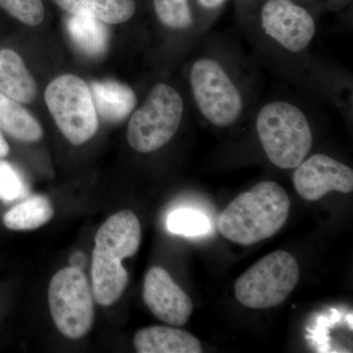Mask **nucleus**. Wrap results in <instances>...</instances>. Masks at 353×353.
<instances>
[{"label": "nucleus", "instance_id": "1", "mask_svg": "<svg viewBox=\"0 0 353 353\" xmlns=\"http://www.w3.org/2000/svg\"><path fill=\"white\" fill-rule=\"evenodd\" d=\"M290 208V197L279 183H259L224 209L218 217V230L233 243L254 245L282 229Z\"/></svg>", "mask_w": 353, "mask_h": 353}, {"label": "nucleus", "instance_id": "2", "mask_svg": "<svg viewBox=\"0 0 353 353\" xmlns=\"http://www.w3.org/2000/svg\"><path fill=\"white\" fill-rule=\"evenodd\" d=\"M256 131L269 160L281 169L296 168L312 148V132L303 111L275 101L260 110Z\"/></svg>", "mask_w": 353, "mask_h": 353}, {"label": "nucleus", "instance_id": "3", "mask_svg": "<svg viewBox=\"0 0 353 353\" xmlns=\"http://www.w3.org/2000/svg\"><path fill=\"white\" fill-rule=\"evenodd\" d=\"M299 277L296 259L289 252L277 250L253 264L236 280L234 294L246 307H275L292 294Z\"/></svg>", "mask_w": 353, "mask_h": 353}, {"label": "nucleus", "instance_id": "4", "mask_svg": "<svg viewBox=\"0 0 353 353\" xmlns=\"http://www.w3.org/2000/svg\"><path fill=\"white\" fill-rule=\"evenodd\" d=\"M183 114L182 97L171 85L158 83L130 119L127 138L136 152L159 150L175 136Z\"/></svg>", "mask_w": 353, "mask_h": 353}, {"label": "nucleus", "instance_id": "5", "mask_svg": "<svg viewBox=\"0 0 353 353\" xmlns=\"http://www.w3.org/2000/svg\"><path fill=\"white\" fill-rule=\"evenodd\" d=\"M46 105L65 138L75 145L90 141L99 129L92 90L79 77H57L44 92Z\"/></svg>", "mask_w": 353, "mask_h": 353}, {"label": "nucleus", "instance_id": "6", "mask_svg": "<svg viewBox=\"0 0 353 353\" xmlns=\"http://www.w3.org/2000/svg\"><path fill=\"white\" fill-rule=\"evenodd\" d=\"M48 301L53 321L67 338H83L92 328L94 299L82 270L70 266L58 271L50 281Z\"/></svg>", "mask_w": 353, "mask_h": 353}, {"label": "nucleus", "instance_id": "7", "mask_svg": "<svg viewBox=\"0 0 353 353\" xmlns=\"http://www.w3.org/2000/svg\"><path fill=\"white\" fill-rule=\"evenodd\" d=\"M190 85L197 108L211 124L228 127L240 117L241 95L218 62L197 60L190 72Z\"/></svg>", "mask_w": 353, "mask_h": 353}, {"label": "nucleus", "instance_id": "8", "mask_svg": "<svg viewBox=\"0 0 353 353\" xmlns=\"http://www.w3.org/2000/svg\"><path fill=\"white\" fill-rule=\"evenodd\" d=\"M261 24L269 37L292 52L305 50L316 32L312 16L292 0H267Z\"/></svg>", "mask_w": 353, "mask_h": 353}, {"label": "nucleus", "instance_id": "9", "mask_svg": "<svg viewBox=\"0 0 353 353\" xmlns=\"http://www.w3.org/2000/svg\"><path fill=\"white\" fill-rule=\"evenodd\" d=\"M292 181L297 194L308 201H319L331 192L350 194L353 190L352 169L325 154L303 160Z\"/></svg>", "mask_w": 353, "mask_h": 353}, {"label": "nucleus", "instance_id": "10", "mask_svg": "<svg viewBox=\"0 0 353 353\" xmlns=\"http://www.w3.org/2000/svg\"><path fill=\"white\" fill-rule=\"evenodd\" d=\"M143 301L158 319L173 326H183L194 311L190 297L161 267H152L143 283Z\"/></svg>", "mask_w": 353, "mask_h": 353}, {"label": "nucleus", "instance_id": "11", "mask_svg": "<svg viewBox=\"0 0 353 353\" xmlns=\"http://www.w3.org/2000/svg\"><path fill=\"white\" fill-rule=\"evenodd\" d=\"M141 241V223L131 210H123L108 218L97 236L95 248L110 259L121 260L138 252Z\"/></svg>", "mask_w": 353, "mask_h": 353}, {"label": "nucleus", "instance_id": "12", "mask_svg": "<svg viewBox=\"0 0 353 353\" xmlns=\"http://www.w3.org/2000/svg\"><path fill=\"white\" fill-rule=\"evenodd\" d=\"M134 347L139 353H201V341L194 334L165 326H152L137 332Z\"/></svg>", "mask_w": 353, "mask_h": 353}, {"label": "nucleus", "instance_id": "13", "mask_svg": "<svg viewBox=\"0 0 353 353\" xmlns=\"http://www.w3.org/2000/svg\"><path fill=\"white\" fill-rule=\"evenodd\" d=\"M92 294L97 303L112 305L122 296L129 275L121 260L110 259L94 250L92 252Z\"/></svg>", "mask_w": 353, "mask_h": 353}, {"label": "nucleus", "instance_id": "14", "mask_svg": "<svg viewBox=\"0 0 353 353\" xmlns=\"http://www.w3.org/2000/svg\"><path fill=\"white\" fill-rule=\"evenodd\" d=\"M0 92L20 103H30L37 95V85L22 57L8 48L0 50Z\"/></svg>", "mask_w": 353, "mask_h": 353}, {"label": "nucleus", "instance_id": "15", "mask_svg": "<svg viewBox=\"0 0 353 353\" xmlns=\"http://www.w3.org/2000/svg\"><path fill=\"white\" fill-rule=\"evenodd\" d=\"M92 94L97 112L110 122L126 119L137 103L131 88L113 81L92 83Z\"/></svg>", "mask_w": 353, "mask_h": 353}, {"label": "nucleus", "instance_id": "16", "mask_svg": "<svg viewBox=\"0 0 353 353\" xmlns=\"http://www.w3.org/2000/svg\"><path fill=\"white\" fill-rule=\"evenodd\" d=\"M0 131L24 143L43 137V128L20 102L0 92Z\"/></svg>", "mask_w": 353, "mask_h": 353}, {"label": "nucleus", "instance_id": "17", "mask_svg": "<svg viewBox=\"0 0 353 353\" xmlns=\"http://www.w3.org/2000/svg\"><path fill=\"white\" fill-rule=\"evenodd\" d=\"M71 14H88L108 24H122L136 12L134 0H54Z\"/></svg>", "mask_w": 353, "mask_h": 353}, {"label": "nucleus", "instance_id": "18", "mask_svg": "<svg viewBox=\"0 0 353 353\" xmlns=\"http://www.w3.org/2000/svg\"><path fill=\"white\" fill-rule=\"evenodd\" d=\"M67 29L76 46L87 54H101L108 48V28L94 16L72 14Z\"/></svg>", "mask_w": 353, "mask_h": 353}, {"label": "nucleus", "instance_id": "19", "mask_svg": "<svg viewBox=\"0 0 353 353\" xmlns=\"http://www.w3.org/2000/svg\"><path fill=\"white\" fill-rule=\"evenodd\" d=\"M54 214L50 201L44 196H34L18 204L4 215L3 223L13 231L38 229Z\"/></svg>", "mask_w": 353, "mask_h": 353}, {"label": "nucleus", "instance_id": "20", "mask_svg": "<svg viewBox=\"0 0 353 353\" xmlns=\"http://www.w3.org/2000/svg\"><path fill=\"white\" fill-rule=\"evenodd\" d=\"M210 221L205 215L192 209L174 210L167 218V229L171 233L185 236H199L210 231Z\"/></svg>", "mask_w": 353, "mask_h": 353}, {"label": "nucleus", "instance_id": "21", "mask_svg": "<svg viewBox=\"0 0 353 353\" xmlns=\"http://www.w3.org/2000/svg\"><path fill=\"white\" fill-rule=\"evenodd\" d=\"M158 19L172 29H188L192 16L188 0H153Z\"/></svg>", "mask_w": 353, "mask_h": 353}, {"label": "nucleus", "instance_id": "22", "mask_svg": "<svg viewBox=\"0 0 353 353\" xmlns=\"http://www.w3.org/2000/svg\"><path fill=\"white\" fill-rule=\"evenodd\" d=\"M0 8L28 26H38L44 19L43 0H0Z\"/></svg>", "mask_w": 353, "mask_h": 353}, {"label": "nucleus", "instance_id": "23", "mask_svg": "<svg viewBox=\"0 0 353 353\" xmlns=\"http://www.w3.org/2000/svg\"><path fill=\"white\" fill-rule=\"evenodd\" d=\"M27 194L26 185L22 176L15 168L6 163L0 176V199L6 202L16 201Z\"/></svg>", "mask_w": 353, "mask_h": 353}, {"label": "nucleus", "instance_id": "24", "mask_svg": "<svg viewBox=\"0 0 353 353\" xmlns=\"http://www.w3.org/2000/svg\"><path fill=\"white\" fill-rule=\"evenodd\" d=\"M70 266L73 268L78 269V270H83L88 263V257L85 253L82 252H77L73 253L70 257Z\"/></svg>", "mask_w": 353, "mask_h": 353}, {"label": "nucleus", "instance_id": "25", "mask_svg": "<svg viewBox=\"0 0 353 353\" xmlns=\"http://www.w3.org/2000/svg\"><path fill=\"white\" fill-rule=\"evenodd\" d=\"M9 152H10V148H9L8 143L2 134V132L0 131V159L6 157Z\"/></svg>", "mask_w": 353, "mask_h": 353}, {"label": "nucleus", "instance_id": "26", "mask_svg": "<svg viewBox=\"0 0 353 353\" xmlns=\"http://www.w3.org/2000/svg\"><path fill=\"white\" fill-rule=\"evenodd\" d=\"M225 0H199V3L205 8H217L220 6H222L223 2Z\"/></svg>", "mask_w": 353, "mask_h": 353}, {"label": "nucleus", "instance_id": "27", "mask_svg": "<svg viewBox=\"0 0 353 353\" xmlns=\"http://www.w3.org/2000/svg\"><path fill=\"white\" fill-rule=\"evenodd\" d=\"M6 163L7 162L6 161H0V176H1L2 172L4 170Z\"/></svg>", "mask_w": 353, "mask_h": 353}]
</instances>
